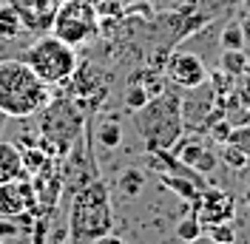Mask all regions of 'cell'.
I'll list each match as a JSON object with an SVG mask.
<instances>
[{
  "label": "cell",
  "instance_id": "cell-17",
  "mask_svg": "<svg viewBox=\"0 0 250 244\" xmlns=\"http://www.w3.org/2000/svg\"><path fill=\"white\" fill-rule=\"evenodd\" d=\"M222 162H225V165H230V168H236V170H245L250 165L248 153L242 151L239 145H233V142H228V145H225V151H222Z\"/></svg>",
  "mask_w": 250,
  "mask_h": 244
},
{
  "label": "cell",
  "instance_id": "cell-6",
  "mask_svg": "<svg viewBox=\"0 0 250 244\" xmlns=\"http://www.w3.org/2000/svg\"><path fill=\"white\" fill-rule=\"evenodd\" d=\"M51 34L68 46H85L100 34V12L91 0H62L54 12Z\"/></svg>",
  "mask_w": 250,
  "mask_h": 244
},
{
  "label": "cell",
  "instance_id": "cell-23",
  "mask_svg": "<svg viewBox=\"0 0 250 244\" xmlns=\"http://www.w3.org/2000/svg\"><path fill=\"white\" fill-rule=\"evenodd\" d=\"M91 244H128V242H125V239H120V236H114V233H105V236L94 239Z\"/></svg>",
  "mask_w": 250,
  "mask_h": 244
},
{
  "label": "cell",
  "instance_id": "cell-16",
  "mask_svg": "<svg viewBox=\"0 0 250 244\" xmlns=\"http://www.w3.org/2000/svg\"><path fill=\"white\" fill-rule=\"evenodd\" d=\"M148 100H151V91H148L142 82H128V88H125V94H123V102H125L128 111H140Z\"/></svg>",
  "mask_w": 250,
  "mask_h": 244
},
{
  "label": "cell",
  "instance_id": "cell-25",
  "mask_svg": "<svg viewBox=\"0 0 250 244\" xmlns=\"http://www.w3.org/2000/svg\"><path fill=\"white\" fill-rule=\"evenodd\" d=\"M239 26H242V34H245V40H250V20H248V23H239Z\"/></svg>",
  "mask_w": 250,
  "mask_h": 244
},
{
  "label": "cell",
  "instance_id": "cell-28",
  "mask_svg": "<svg viewBox=\"0 0 250 244\" xmlns=\"http://www.w3.org/2000/svg\"><path fill=\"white\" fill-rule=\"evenodd\" d=\"M0 122H3V114H0Z\"/></svg>",
  "mask_w": 250,
  "mask_h": 244
},
{
  "label": "cell",
  "instance_id": "cell-26",
  "mask_svg": "<svg viewBox=\"0 0 250 244\" xmlns=\"http://www.w3.org/2000/svg\"><path fill=\"white\" fill-rule=\"evenodd\" d=\"M245 204L250 207V187H248V193H245Z\"/></svg>",
  "mask_w": 250,
  "mask_h": 244
},
{
  "label": "cell",
  "instance_id": "cell-9",
  "mask_svg": "<svg viewBox=\"0 0 250 244\" xmlns=\"http://www.w3.org/2000/svg\"><path fill=\"white\" fill-rule=\"evenodd\" d=\"M34 207H37V196L29 184V176L0 184V219H17Z\"/></svg>",
  "mask_w": 250,
  "mask_h": 244
},
{
  "label": "cell",
  "instance_id": "cell-5",
  "mask_svg": "<svg viewBox=\"0 0 250 244\" xmlns=\"http://www.w3.org/2000/svg\"><path fill=\"white\" fill-rule=\"evenodd\" d=\"M43 120H40V151L46 156H65L71 151V145L80 139V128H83V117L77 114L74 102L68 100H57V102H48L43 111Z\"/></svg>",
  "mask_w": 250,
  "mask_h": 244
},
{
  "label": "cell",
  "instance_id": "cell-7",
  "mask_svg": "<svg viewBox=\"0 0 250 244\" xmlns=\"http://www.w3.org/2000/svg\"><path fill=\"white\" fill-rule=\"evenodd\" d=\"M165 74L176 88H185V91H196L208 82V68L205 62L190 54V51H176L165 60Z\"/></svg>",
  "mask_w": 250,
  "mask_h": 244
},
{
  "label": "cell",
  "instance_id": "cell-11",
  "mask_svg": "<svg viewBox=\"0 0 250 244\" xmlns=\"http://www.w3.org/2000/svg\"><path fill=\"white\" fill-rule=\"evenodd\" d=\"M173 156L182 162V165H188V168L199 170V173H208V170L216 168V156L205 148L199 139H188V142H176V151H173Z\"/></svg>",
  "mask_w": 250,
  "mask_h": 244
},
{
  "label": "cell",
  "instance_id": "cell-10",
  "mask_svg": "<svg viewBox=\"0 0 250 244\" xmlns=\"http://www.w3.org/2000/svg\"><path fill=\"white\" fill-rule=\"evenodd\" d=\"M60 3L62 0H9V6L23 17V26H29L37 34L51 31L54 12L60 9Z\"/></svg>",
  "mask_w": 250,
  "mask_h": 244
},
{
  "label": "cell",
  "instance_id": "cell-20",
  "mask_svg": "<svg viewBox=\"0 0 250 244\" xmlns=\"http://www.w3.org/2000/svg\"><path fill=\"white\" fill-rule=\"evenodd\" d=\"M208 236L219 244H233L236 227H233V222H219V224H210V227H208Z\"/></svg>",
  "mask_w": 250,
  "mask_h": 244
},
{
  "label": "cell",
  "instance_id": "cell-12",
  "mask_svg": "<svg viewBox=\"0 0 250 244\" xmlns=\"http://www.w3.org/2000/svg\"><path fill=\"white\" fill-rule=\"evenodd\" d=\"M29 170L23 165V151L15 142L0 139V184L3 182H15V179H26Z\"/></svg>",
  "mask_w": 250,
  "mask_h": 244
},
{
  "label": "cell",
  "instance_id": "cell-29",
  "mask_svg": "<svg viewBox=\"0 0 250 244\" xmlns=\"http://www.w3.org/2000/svg\"><path fill=\"white\" fill-rule=\"evenodd\" d=\"M0 3H3V0H0Z\"/></svg>",
  "mask_w": 250,
  "mask_h": 244
},
{
  "label": "cell",
  "instance_id": "cell-27",
  "mask_svg": "<svg viewBox=\"0 0 250 244\" xmlns=\"http://www.w3.org/2000/svg\"><path fill=\"white\" fill-rule=\"evenodd\" d=\"M91 3H103V0H91Z\"/></svg>",
  "mask_w": 250,
  "mask_h": 244
},
{
  "label": "cell",
  "instance_id": "cell-2",
  "mask_svg": "<svg viewBox=\"0 0 250 244\" xmlns=\"http://www.w3.org/2000/svg\"><path fill=\"white\" fill-rule=\"evenodd\" d=\"M137 131L142 137L145 151H171L173 145L182 139L185 131V114H182V100L173 91H162L151 97L140 111H134Z\"/></svg>",
  "mask_w": 250,
  "mask_h": 244
},
{
  "label": "cell",
  "instance_id": "cell-3",
  "mask_svg": "<svg viewBox=\"0 0 250 244\" xmlns=\"http://www.w3.org/2000/svg\"><path fill=\"white\" fill-rule=\"evenodd\" d=\"M114 227V207H111L108 187L94 179L71 193V210H68V233L71 244H91L94 239L111 233Z\"/></svg>",
  "mask_w": 250,
  "mask_h": 244
},
{
  "label": "cell",
  "instance_id": "cell-18",
  "mask_svg": "<svg viewBox=\"0 0 250 244\" xmlns=\"http://www.w3.org/2000/svg\"><path fill=\"white\" fill-rule=\"evenodd\" d=\"M245 34H242V26L239 23H230L228 29L222 31V48L225 51H239V48H245Z\"/></svg>",
  "mask_w": 250,
  "mask_h": 244
},
{
  "label": "cell",
  "instance_id": "cell-15",
  "mask_svg": "<svg viewBox=\"0 0 250 244\" xmlns=\"http://www.w3.org/2000/svg\"><path fill=\"white\" fill-rule=\"evenodd\" d=\"M142 184H145V176H142V170H125L123 176L117 179V187H120V193H123L125 199L140 196Z\"/></svg>",
  "mask_w": 250,
  "mask_h": 244
},
{
  "label": "cell",
  "instance_id": "cell-21",
  "mask_svg": "<svg viewBox=\"0 0 250 244\" xmlns=\"http://www.w3.org/2000/svg\"><path fill=\"white\" fill-rule=\"evenodd\" d=\"M245 62H248V57H245V51H242V48H239V51H225V57H222V68H225L228 74L242 77Z\"/></svg>",
  "mask_w": 250,
  "mask_h": 244
},
{
  "label": "cell",
  "instance_id": "cell-8",
  "mask_svg": "<svg viewBox=\"0 0 250 244\" xmlns=\"http://www.w3.org/2000/svg\"><path fill=\"white\" fill-rule=\"evenodd\" d=\"M233 213H236L233 196H228L225 190L202 187L193 196V216L202 222V227H210V224H219V222H230Z\"/></svg>",
  "mask_w": 250,
  "mask_h": 244
},
{
  "label": "cell",
  "instance_id": "cell-19",
  "mask_svg": "<svg viewBox=\"0 0 250 244\" xmlns=\"http://www.w3.org/2000/svg\"><path fill=\"white\" fill-rule=\"evenodd\" d=\"M202 233H205V227L196 216H188V219H182V222L176 224V236H179L182 242H190V239H196V236H202Z\"/></svg>",
  "mask_w": 250,
  "mask_h": 244
},
{
  "label": "cell",
  "instance_id": "cell-24",
  "mask_svg": "<svg viewBox=\"0 0 250 244\" xmlns=\"http://www.w3.org/2000/svg\"><path fill=\"white\" fill-rule=\"evenodd\" d=\"M185 244H219V242H213L208 233H202V236H196V239H190V242H185Z\"/></svg>",
  "mask_w": 250,
  "mask_h": 244
},
{
  "label": "cell",
  "instance_id": "cell-1",
  "mask_svg": "<svg viewBox=\"0 0 250 244\" xmlns=\"http://www.w3.org/2000/svg\"><path fill=\"white\" fill-rule=\"evenodd\" d=\"M51 102V85L29 68L26 60H0V114L26 120Z\"/></svg>",
  "mask_w": 250,
  "mask_h": 244
},
{
  "label": "cell",
  "instance_id": "cell-14",
  "mask_svg": "<svg viewBox=\"0 0 250 244\" xmlns=\"http://www.w3.org/2000/svg\"><path fill=\"white\" fill-rule=\"evenodd\" d=\"M97 139H100V145L103 148H120V142H123V128H120V122L117 120H105L100 128H97Z\"/></svg>",
  "mask_w": 250,
  "mask_h": 244
},
{
  "label": "cell",
  "instance_id": "cell-4",
  "mask_svg": "<svg viewBox=\"0 0 250 244\" xmlns=\"http://www.w3.org/2000/svg\"><path fill=\"white\" fill-rule=\"evenodd\" d=\"M23 60L29 62V68L40 77L46 85H65L74 71H77V48L62 43L60 37H54L51 31L40 34L34 43L29 46L26 57Z\"/></svg>",
  "mask_w": 250,
  "mask_h": 244
},
{
  "label": "cell",
  "instance_id": "cell-13",
  "mask_svg": "<svg viewBox=\"0 0 250 244\" xmlns=\"http://www.w3.org/2000/svg\"><path fill=\"white\" fill-rule=\"evenodd\" d=\"M23 29H26L23 17L17 15L9 3H0V40H15V37H20Z\"/></svg>",
  "mask_w": 250,
  "mask_h": 244
},
{
  "label": "cell",
  "instance_id": "cell-22",
  "mask_svg": "<svg viewBox=\"0 0 250 244\" xmlns=\"http://www.w3.org/2000/svg\"><path fill=\"white\" fill-rule=\"evenodd\" d=\"M228 142H233V145H239L242 151L248 153L250 159V125H242V128H236V131H230V139Z\"/></svg>",
  "mask_w": 250,
  "mask_h": 244
}]
</instances>
